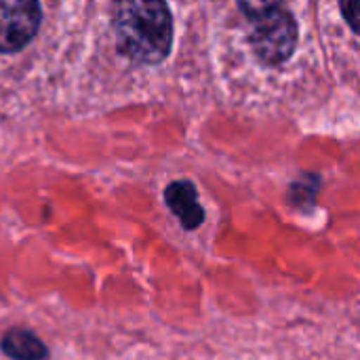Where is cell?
I'll list each match as a JSON object with an SVG mask.
<instances>
[{"instance_id":"obj_1","label":"cell","mask_w":360,"mask_h":360,"mask_svg":"<svg viewBox=\"0 0 360 360\" xmlns=\"http://www.w3.org/2000/svg\"><path fill=\"white\" fill-rule=\"evenodd\" d=\"M114 30L120 51L137 63L162 61L173 44V17L165 0H116Z\"/></svg>"},{"instance_id":"obj_2","label":"cell","mask_w":360,"mask_h":360,"mask_svg":"<svg viewBox=\"0 0 360 360\" xmlns=\"http://www.w3.org/2000/svg\"><path fill=\"white\" fill-rule=\"evenodd\" d=\"M297 42V23L289 11L283 6L253 19L251 44L264 63L276 65L287 61L293 55Z\"/></svg>"},{"instance_id":"obj_3","label":"cell","mask_w":360,"mask_h":360,"mask_svg":"<svg viewBox=\"0 0 360 360\" xmlns=\"http://www.w3.org/2000/svg\"><path fill=\"white\" fill-rule=\"evenodd\" d=\"M40 25L36 0H0V53L23 49Z\"/></svg>"},{"instance_id":"obj_4","label":"cell","mask_w":360,"mask_h":360,"mask_svg":"<svg viewBox=\"0 0 360 360\" xmlns=\"http://www.w3.org/2000/svg\"><path fill=\"white\" fill-rule=\"evenodd\" d=\"M165 200L186 230H196L205 221V211L198 205L196 188L190 181H173L165 190Z\"/></svg>"},{"instance_id":"obj_5","label":"cell","mask_w":360,"mask_h":360,"mask_svg":"<svg viewBox=\"0 0 360 360\" xmlns=\"http://www.w3.org/2000/svg\"><path fill=\"white\" fill-rule=\"evenodd\" d=\"M2 352L13 360H46V346L27 329H8L0 342Z\"/></svg>"},{"instance_id":"obj_6","label":"cell","mask_w":360,"mask_h":360,"mask_svg":"<svg viewBox=\"0 0 360 360\" xmlns=\"http://www.w3.org/2000/svg\"><path fill=\"white\" fill-rule=\"evenodd\" d=\"M283 2H285V0H238L243 13H245L251 21L257 19V17H264V15L272 13V11H276V8H281Z\"/></svg>"},{"instance_id":"obj_7","label":"cell","mask_w":360,"mask_h":360,"mask_svg":"<svg viewBox=\"0 0 360 360\" xmlns=\"http://www.w3.org/2000/svg\"><path fill=\"white\" fill-rule=\"evenodd\" d=\"M340 6L348 25L360 34V0H340Z\"/></svg>"}]
</instances>
